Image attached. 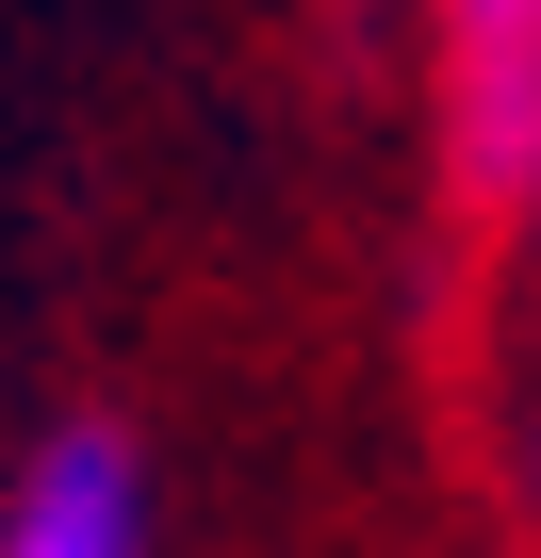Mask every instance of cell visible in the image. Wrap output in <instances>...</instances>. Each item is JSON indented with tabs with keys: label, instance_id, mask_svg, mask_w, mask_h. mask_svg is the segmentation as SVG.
I'll list each match as a JSON object with an SVG mask.
<instances>
[{
	"label": "cell",
	"instance_id": "cell-1",
	"mask_svg": "<svg viewBox=\"0 0 541 558\" xmlns=\"http://www.w3.org/2000/svg\"><path fill=\"white\" fill-rule=\"evenodd\" d=\"M443 181L492 230L541 214V0H443Z\"/></svg>",
	"mask_w": 541,
	"mask_h": 558
},
{
	"label": "cell",
	"instance_id": "cell-2",
	"mask_svg": "<svg viewBox=\"0 0 541 558\" xmlns=\"http://www.w3.org/2000/svg\"><path fill=\"white\" fill-rule=\"evenodd\" d=\"M0 558H164V509H148V444L132 427H50L0 493Z\"/></svg>",
	"mask_w": 541,
	"mask_h": 558
}]
</instances>
